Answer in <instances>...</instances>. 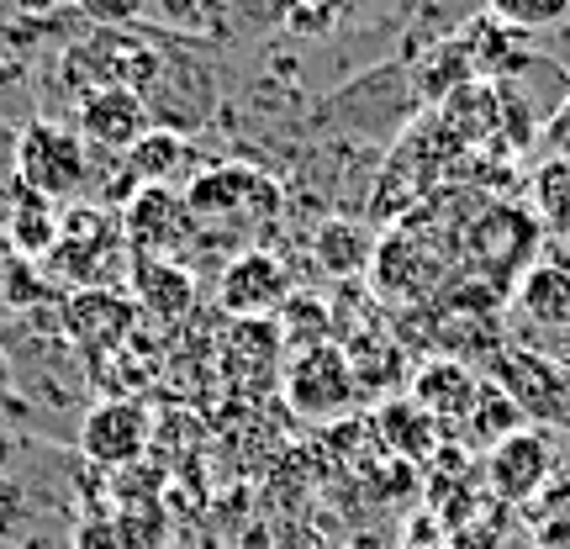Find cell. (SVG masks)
Masks as SVG:
<instances>
[{
	"label": "cell",
	"mask_w": 570,
	"mask_h": 549,
	"mask_svg": "<svg viewBox=\"0 0 570 549\" xmlns=\"http://www.w3.org/2000/svg\"><path fill=\"white\" fill-rule=\"evenodd\" d=\"M122 238V217H111L101 206H75V217H63L59 227V248L42 259V265L75 281V291H90V285H111L117 269H127L132 259Z\"/></svg>",
	"instance_id": "cell-1"
},
{
	"label": "cell",
	"mask_w": 570,
	"mask_h": 549,
	"mask_svg": "<svg viewBox=\"0 0 570 549\" xmlns=\"http://www.w3.org/2000/svg\"><path fill=\"white\" fill-rule=\"evenodd\" d=\"M85 180H90V148L75 127L38 117L17 133V185L48 202H63V196H80Z\"/></svg>",
	"instance_id": "cell-2"
},
{
	"label": "cell",
	"mask_w": 570,
	"mask_h": 549,
	"mask_svg": "<svg viewBox=\"0 0 570 549\" xmlns=\"http://www.w3.org/2000/svg\"><path fill=\"white\" fill-rule=\"evenodd\" d=\"M185 202L196 223H269L281 206V185L259 164H217L185 185Z\"/></svg>",
	"instance_id": "cell-3"
},
{
	"label": "cell",
	"mask_w": 570,
	"mask_h": 549,
	"mask_svg": "<svg viewBox=\"0 0 570 549\" xmlns=\"http://www.w3.org/2000/svg\"><path fill=\"white\" fill-rule=\"evenodd\" d=\"M159 75H164L159 48L148 38H138V32H127V27H96V32L69 53V80H90L85 90L122 85V90H138L142 96L148 85H159Z\"/></svg>",
	"instance_id": "cell-4"
},
{
	"label": "cell",
	"mask_w": 570,
	"mask_h": 549,
	"mask_svg": "<svg viewBox=\"0 0 570 549\" xmlns=\"http://www.w3.org/2000/svg\"><path fill=\"white\" fill-rule=\"evenodd\" d=\"M354 396H360V381H354L344 344L296 349V360L285 365V408L296 418H306V423H323V418L348 412Z\"/></svg>",
	"instance_id": "cell-5"
},
{
	"label": "cell",
	"mask_w": 570,
	"mask_h": 549,
	"mask_svg": "<svg viewBox=\"0 0 570 549\" xmlns=\"http://www.w3.org/2000/svg\"><path fill=\"white\" fill-rule=\"evenodd\" d=\"M296 296V281H291V265H285L275 248H238L223 265V281H217V302L244 317V323H265V317H281L285 302Z\"/></svg>",
	"instance_id": "cell-6"
},
{
	"label": "cell",
	"mask_w": 570,
	"mask_h": 549,
	"mask_svg": "<svg viewBox=\"0 0 570 549\" xmlns=\"http://www.w3.org/2000/svg\"><path fill=\"white\" fill-rule=\"evenodd\" d=\"M196 233V217H190V202L175 185H138L122 206V238L127 254H154V259H169L175 248Z\"/></svg>",
	"instance_id": "cell-7"
},
{
	"label": "cell",
	"mask_w": 570,
	"mask_h": 549,
	"mask_svg": "<svg viewBox=\"0 0 570 549\" xmlns=\"http://www.w3.org/2000/svg\"><path fill=\"white\" fill-rule=\"evenodd\" d=\"M138 302L117 291V285H90V291H69L63 296V333L75 339L90 354H106V349H122L138 327Z\"/></svg>",
	"instance_id": "cell-8"
},
{
	"label": "cell",
	"mask_w": 570,
	"mask_h": 549,
	"mask_svg": "<svg viewBox=\"0 0 570 549\" xmlns=\"http://www.w3.org/2000/svg\"><path fill=\"white\" fill-rule=\"evenodd\" d=\"M148 127H154L148 122V101H142L138 90H122V85H96L75 106V133L85 138V148L127 154Z\"/></svg>",
	"instance_id": "cell-9"
},
{
	"label": "cell",
	"mask_w": 570,
	"mask_h": 549,
	"mask_svg": "<svg viewBox=\"0 0 570 549\" xmlns=\"http://www.w3.org/2000/svg\"><path fill=\"white\" fill-rule=\"evenodd\" d=\"M497 386L523 408V418H544V423L566 418V391H570L566 370L539 360L533 349H502L497 354Z\"/></svg>",
	"instance_id": "cell-10"
},
{
	"label": "cell",
	"mask_w": 570,
	"mask_h": 549,
	"mask_svg": "<svg viewBox=\"0 0 570 549\" xmlns=\"http://www.w3.org/2000/svg\"><path fill=\"white\" fill-rule=\"evenodd\" d=\"M142 449H148V412H142V402L117 396V402H101L80 423V454L106 470L132 465Z\"/></svg>",
	"instance_id": "cell-11"
},
{
	"label": "cell",
	"mask_w": 570,
	"mask_h": 549,
	"mask_svg": "<svg viewBox=\"0 0 570 549\" xmlns=\"http://www.w3.org/2000/svg\"><path fill=\"white\" fill-rule=\"evenodd\" d=\"M550 465H554V449L544 433H512L502 439L497 449H487V487L502 497V502H529L533 491L550 481Z\"/></svg>",
	"instance_id": "cell-12"
},
{
	"label": "cell",
	"mask_w": 570,
	"mask_h": 549,
	"mask_svg": "<svg viewBox=\"0 0 570 549\" xmlns=\"http://www.w3.org/2000/svg\"><path fill=\"white\" fill-rule=\"evenodd\" d=\"M127 296L138 302L142 317H159V323H180L196 306V275L180 259H154V254H132L127 265Z\"/></svg>",
	"instance_id": "cell-13"
},
{
	"label": "cell",
	"mask_w": 570,
	"mask_h": 549,
	"mask_svg": "<svg viewBox=\"0 0 570 549\" xmlns=\"http://www.w3.org/2000/svg\"><path fill=\"white\" fill-rule=\"evenodd\" d=\"M475 370L460 365V360H428L417 375H412V402L433 418V423H465L470 402H475Z\"/></svg>",
	"instance_id": "cell-14"
},
{
	"label": "cell",
	"mask_w": 570,
	"mask_h": 549,
	"mask_svg": "<svg viewBox=\"0 0 570 549\" xmlns=\"http://www.w3.org/2000/svg\"><path fill=\"white\" fill-rule=\"evenodd\" d=\"M59 227H63V217L48 196L27 190V185H11V206H6V244H11V254L48 259L59 248Z\"/></svg>",
	"instance_id": "cell-15"
},
{
	"label": "cell",
	"mask_w": 570,
	"mask_h": 549,
	"mask_svg": "<svg viewBox=\"0 0 570 549\" xmlns=\"http://www.w3.org/2000/svg\"><path fill=\"white\" fill-rule=\"evenodd\" d=\"M512 302L539 327H570V265L566 259H533V265L518 275Z\"/></svg>",
	"instance_id": "cell-16"
},
{
	"label": "cell",
	"mask_w": 570,
	"mask_h": 549,
	"mask_svg": "<svg viewBox=\"0 0 570 549\" xmlns=\"http://www.w3.org/2000/svg\"><path fill=\"white\" fill-rule=\"evenodd\" d=\"M465 53H470V63H475V75L491 80V85H512V75H523V69L533 63L523 32L508 27V21H497V17H487V21H475V27H470Z\"/></svg>",
	"instance_id": "cell-17"
},
{
	"label": "cell",
	"mask_w": 570,
	"mask_h": 549,
	"mask_svg": "<svg viewBox=\"0 0 570 549\" xmlns=\"http://www.w3.org/2000/svg\"><path fill=\"white\" fill-rule=\"evenodd\" d=\"M317 265L327 275H338V281H354V275H365L370 259H375V244H370V227L348 223V217H327L317 227Z\"/></svg>",
	"instance_id": "cell-18"
},
{
	"label": "cell",
	"mask_w": 570,
	"mask_h": 549,
	"mask_svg": "<svg viewBox=\"0 0 570 549\" xmlns=\"http://www.w3.org/2000/svg\"><path fill=\"white\" fill-rule=\"evenodd\" d=\"M523 408L512 402L508 391L497 386V381H481V391H475V402H470L465 412V433L475 449H497L502 439H512V433H523Z\"/></svg>",
	"instance_id": "cell-19"
},
{
	"label": "cell",
	"mask_w": 570,
	"mask_h": 549,
	"mask_svg": "<svg viewBox=\"0 0 570 549\" xmlns=\"http://www.w3.org/2000/svg\"><path fill=\"white\" fill-rule=\"evenodd\" d=\"M185 154H190L185 133H175V127H148V133L122 154V164L132 169L138 185H169V175L185 164Z\"/></svg>",
	"instance_id": "cell-20"
},
{
	"label": "cell",
	"mask_w": 570,
	"mask_h": 549,
	"mask_svg": "<svg viewBox=\"0 0 570 549\" xmlns=\"http://www.w3.org/2000/svg\"><path fill=\"white\" fill-rule=\"evenodd\" d=\"M381 433H386V444L396 449V454H407V460H428V454L439 449V423H433L412 396L381 408Z\"/></svg>",
	"instance_id": "cell-21"
},
{
	"label": "cell",
	"mask_w": 570,
	"mask_h": 549,
	"mask_svg": "<svg viewBox=\"0 0 570 549\" xmlns=\"http://www.w3.org/2000/svg\"><path fill=\"white\" fill-rule=\"evenodd\" d=\"M533 217L570 233V154H550L533 169Z\"/></svg>",
	"instance_id": "cell-22"
},
{
	"label": "cell",
	"mask_w": 570,
	"mask_h": 549,
	"mask_svg": "<svg viewBox=\"0 0 570 549\" xmlns=\"http://www.w3.org/2000/svg\"><path fill=\"white\" fill-rule=\"evenodd\" d=\"M281 327H285V344L296 349L327 344V302H317L312 291H296L281 312Z\"/></svg>",
	"instance_id": "cell-23"
},
{
	"label": "cell",
	"mask_w": 570,
	"mask_h": 549,
	"mask_svg": "<svg viewBox=\"0 0 570 549\" xmlns=\"http://www.w3.org/2000/svg\"><path fill=\"white\" fill-rule=\"evenodd\" d=\"M487 11L518 32H544V27L570 21V0H487Z\"/></svg>",
	"instance_id": "cell-24"
},
{
	"label": "cell",
	"mask_w": 570,
	"mask_h": 549,
	"mask_svg": "<svg viewBox=\"0 0 570 549\" xmlns=\"http://www.w3.org/2000/svg\"><path fill=\"white\" fill-rule=\"evenodd\" d=\"M142 6L148 0H75V11H80L90 27H132L142 17Z\"/></svg>",
	"instance_id": "cell-25"
},
{
	"label": "cell",
	"mask_w": 570,
	"mask_h": 549,
	"mask_svg": "<svg viewBox=\"0 0 570 549\" xmlns=\"http://www.w3.org/2000/svg\"><path fill=\"white\" fill-rule=\"evenodd\" d=\"M75 545L80 549H138L132 545V533H127L117 518H96V523H85Z\"/></svg>",
	"instance_id": "cell-26"
},
{
	"label": "cell",
	"mask_w": 570,
	"mask_h": 549,
	"mask_svg": "<svg viewBox=\"0 0 570 549\" xmlns=\"http://www.w3.org/2000/svg\"><path fill=\"white\" fill-rule=\"evenodd\" d=\"M544 148L550 154H570V96L554 106V117L544 122Z\"/></svg>",
	"instance_id": "cell-27"
},
{
	"label": "cell",
	"mask_w": 570,
	"mask_h": 549,
	"mask_svg": "<svg viewBox=\"0 0 570 549\" xmlns=\"http://www.w3.org/2000/svg\"><path fill=\"white\" fill-rule=\"evenodd\" d=\"M6 11H17V17H32V11H53L59 0H0Z\"/></svg>",
	"instance_id": "cell-28"
}]
</instances>
